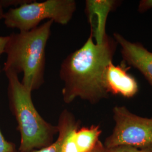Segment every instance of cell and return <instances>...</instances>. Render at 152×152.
Segmentation results:
<instances>
[{"label": "cell", "mask_w": 152, "mask_h": 152, "mask_svg": "<svg viewBox=\"0 0 152 152\" xmlns=\"http://www.w3.org/2000/svg\"><path fill=\"white\" fill-rule=\"evenodd\" d=\"M117 45L108 34L100 44L95 42L90 34L81 48L63 60L59 76L64 83L61 92L64 103H71L78 98L94 104L108 98L104 74Z\"/></svg>", "instance_id": "6da1fadb"}, {"label": "cell", "mask_w": 152, "mask_h": 152, "mask_svg": "<svg viewBox=\"0 0 152 152\" xmlns=\"http://www.w3.org/2000/svg\"><path fill=\"white\" fill-rule=\"evenodd\" d=\"M53 23L49 20L31 31L9 36L5 51L7 57L2 71L18 75L23 73L21 82L31 92L45 82V50Z\"/></svg>", "instance_id": "7a4b0ae2"}, {"label": "cell", "mask_w": 152, "mask_h": 152, "mask_svg": "<svg viewBox=\"0 0 152 152\" xmlns=\"http://www.w3.org/2000/svg\"><path fill=\"white\" fill-rule=\"evenodd\" d=\"M8 80L7 96L11 112L20 135L19 152H32L47 147L58 134L57 126L47 122L38 113L32 99V92L20 81L18 75L5 72Z\"/></svg>", "instance_id": "3957f363"}, {"label": "cell", "mask_w": 152, "mask_h": 152, "mask_svg": "<svg viewBox=\"0 0 152 152\" xmlns=\"http://www.w3.org/2000/svg\"><path fill=\"white\" fill-rule=\"evenodd\" d=\"M76 7L74 0L28 1L6 12L4 23L7 27L16 28L20 32L29 31L37 27L46 19L60 25H66L72 19Z\"/></svg>", "instance_id": "277c9868"}, {"label": "cell", "mask_w": 152, "mask_h": 152, "mask_svg": "<svg viewBox=\"0 0 152 152\" xmlns=\"http://www.w3.org/2000/svg\"><path fill=\"white\" fill-rule=\"evenodd\" d=\"M113 113L115 125L103 144L106 149L152 145V118L134 114L124 106H115Z\"/></svg>", "instance_id": "5b68a950"}, {"label": "cell", "mask_w": 152, "mask_h": 152, "mask_svg": "<svg viewBox=\"0 0 152 152\" xmlns=\"http://www.w3.org/2000/svg\"><path fill=\"white\" fill-rule=\"evenodd\" d=\"M113 36L121 47L125 63L139 71L152 87V53L140 43L131 42L120 33H114Z\"/></svg>", "instance_id": "8992f818"}, {"label": "cell", "mask_w": 152, "mask_h": 152, "mask_svg": "<svg viewBox=\"0 0 152 152\" xmlns=\"http://www.w3.org/2000/svg\"><path fill=\"white\" fill-rule=\"evenodd\" d=\"M126 64L114 65L110 62L104 74V83L108 92L125 98H133L139 91L136 79L127 73Z\"/></svg>", "instance_id": "52a82bcc"}, {"label": "cell", "mask_w": 152, "mask_h": 152, "mask_svg": "<svg viewBox=\"0 0 152 152\" xmlns=\"http://www.w3.org/2000/svg\"><path fill=\"white\" fill-rule=\"evenodd\" d=\"M114 0H87L85 12L91 26L90 34L96 44H100L107 35L106 23L109 14L119 5Z\"/></svg>", "instance_id": "ba28073f"}, {"label": "cell", "mask_w": 152, "mask_h": 152, "mask_svg": "<svg viewBox=\"0 0 152 152\" xmlns=\"http://www.w3.org/2000/svg\"><path fill=\"white\" fill-rule=\"evenodd\" d=\"M99 125L79 128L75 134V141L79 152H90L95 147L101 135Z\"/></svg>", "instance_id": "9c48e42d"}, {"label": "cell", "mask_w": 152, "mask_h": 152, "mask_svg": "<svg viewBox=\"0 0 152 152\" xmlns=\"http://www.w3.org/2000/svg\"><path fill=\"white\" fill-rule=\"evenodd\" d=\"M106 152H152V145L143 147L120 146L106 149Z\"/></svg>", "instance_id": "30bf717a"}, {"label": "cell", "mask_w": 152, "mask_h": 152, "mask_svg": "<svg viewBox=\"0 0 152 152\" xmlns=\"http://www.w3.org/2000/svg\"><path fill=\"white\" fill-rule=\"evenodd\" d=\"M2 72L0 66V73ZM17 151L15 145L6 139L0 130V152H14Z\"/></svg>", "instance_id": "8fae6325"}, {"label": "cell", "mask_w": 152, "mask_h": 152, "mask_svg": "<svg viewBox=\"0 0 152 152\" xmlns=\"http://www.w3.org/2000/svg\"><path fill=\"white\" fill-rule=\"evenodd\" d=\"M61 137L58 135V138L48 146L43 148L34 150L32 152H61Z\"/></svg>", "instance_id": "7c38bea8"}, {"label": "cell", "mask_w": 152, "mask_h": 152, "mask_svg": "<svg viewBox=\"0 0 152 152\" xmlns=\"http://www.w3.org/2000/svg\"><path fill=\"white\" fill-rule=\"evenodd\" d=\"M15 5V1L14 0H0V20L4 19L5 14L4 8L7 7H14Z\"/></svg>", "instance_id": "4fadbf2b"}, {"label": "cell", "mask_w": 152, "mask_h": 152, "mask_svg": "<svg viewBox=\"0 0 152 152\" xmlns=\"http://www.w3.org/2000/svg\"><path fill=\"white\" fill-rule=\"evenodd\" d=\"M152 9V0L140 1L138 6V11L140 12H144Z\"/></svg>", "instance_id": "5bb4252c"}, {"label": "cell", "mask_w": 152, "mask_h": 152, "mask_svg": "<svg viewBox=\"0 0 152 152\" xmlns=\"http://www.w3.org/2000/svg\"><path fill=\"white\" fill-rule=\"evenodd\" d=\"M9 36H0V57L5 53L6 46L9 40Z\"/></svg>", "instance_id": "9a60e30c"}, {"label": "cell", "mask_w": 152, "mask_h": 152, "mask_svg": "<svg viewBox=\"0 0 152 152\" xmlns=\"http://www.w3.org/2000/svg\"><path fill=\"white\" fill-rule=\"evenodd\" d=\"M90 152H106V149L104 146L103 144L99 140L94 148Z\"/></svg>", "instance_id": "2e32d148"}, {"label": "cell", "mask_w": 152, "mask_h": 152, "mask_svg": "<svg viewBox=\"0 0 152 152\" xmlns=\"http://www.w3.org/2000/svg\"><path fill=\"white\" fill-rule=\"evenodd\" d=\"M18 152V151H15V152Z\"/></svg>", "instance_id": "e0dca14e"}]
</instances>
